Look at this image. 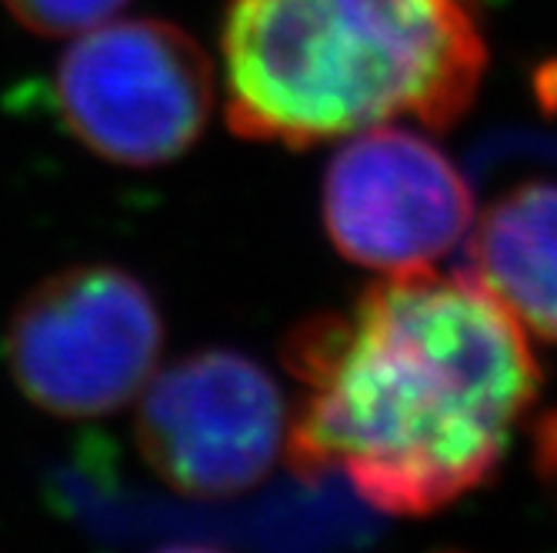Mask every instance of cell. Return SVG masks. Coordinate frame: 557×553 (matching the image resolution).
<instances>
[{
  "label": "cell",
  "mask_w": 557,
  "mask_h": 553,
  "mask_svg": "<svg viewBox=\"0 0 557 553\" xmlns=\"http://www.w3.org/2000/svg\"><path fill=\"white\" fill-rule=\"evenodd\" d=\"M304 397L287 457L368 504L421 517L491 477L537 397L524 327L468 274H387L287 343Z\"/></svg>",
  "instance_id": "cell-1"
},
{
  "label": "cell",
  "mask_w": 557,
  "mask_h": 553,
  "mask_svg": "<svg viewBox=\"0 0 557 553\" xmlns=\"http://www.w3.org/2000/svg\"><path fill=\"white\" fill-rule=\"evenodd\" d=\"M221 43L231 127L287 147L397 117L447 127L487 64L458 0H231Z\"/></svg>",
  "instance_id": "cell-2"
},
{
  "label": "cell",
  "mask_w": 557,
  "mask_h": 553,
  "mask_svg": "<svg viewBox=\"0 0 557 553\" xmlns=\"http://www.w3.org/2000/svg\"><path fill=\"white\" fill-rule=\"evenodd\" d=\"M161 343L158 300L134 274L81 264L21 300L4 334V361L30 404L64 420H94L140 397Z\"/></svg>",
  "instance_id": "cell-3"
},
{
  "label": "cell",
  "mask_w": 557,
  "mask_h": 553,
  "mask_svg": "<svg viewBox=\"0 0 557 553\" xmlns=\"http://www.w3.org/2000/svg\"><path fill=\"white\" fill-rule=\"evenodd\" d=\"M214 71L190 34L168 21H104L58 64V111L90 154L154 167L208 127Z\"/></svg>",
  "instance_id": "cell-4"
},
{
  "label": "cell",
  "mask_w": 557,
  "mask_h": 553,
  "mask_svg": "<svg viewBox=\"0 0 557 553\" xmlns=\"http://www.w3.org/2000/svg\"><path fill=\"white\" fill-rule=\"evenodd\" d=\"M287 407L274 377L234 350H205L140 390L137 447L174 490L234 497L261 483L287 447Z\"/></svg>",
  "instance_id": "cell-5"
},
{
  "label": "cell",
  "mask_w": 557,
  "mask_h": 553,
  "mask_svg": "<svg viewBox=\"0 0 557 553\" xmlns=\"http://www.w3.org/2000/svg\"><path fill=\"white\" fill-rule=\"evenodd\" d=\"M474 221L471 187L441 150L397 127H368L324 174V227L354 264L384 274L431 271Z\"/></svg>",
  "instance_id": "cell-6"
},
{
  "label": "cell",
  "mask_w": 557,
  "mask_h": 553,
  "mask_svg": "<svg viewBox=\"0 0 557 553\" xmlns=\"http://www.w3.org/2000/svg\"><path fill=\"white\" fill-rule=\"evenodd\" d=\"M465 274L524 334L557 343V184H524L494 200L471 234Z\"/></svg>",
  "instance_id": "cell-7"
},
{
  "label": "cell",
  "mask_w": 557,
  "mask_h": 553,
  "mask_svg": "<svg viewBox=\"0 0 557 553\" xmlns=\"http://www.w3.org/2000/svg\"><path fill=\"white\" fill-rule=\"evenodd\" d=\"M4 4L34 34L77 37L117 17L127 8V0H4Z\"/></svg>",
  "instance_id": "cell-8"
}]
</instances>
